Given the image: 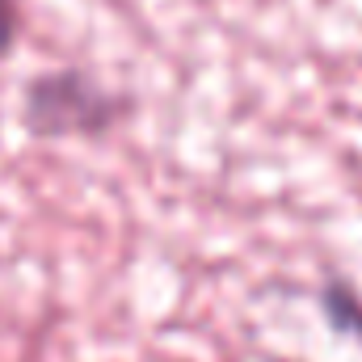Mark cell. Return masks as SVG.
Returning <instances> with one entry per match:
<instances>
[{
  "mask_svg": "<svg viewBox=\"0 0 362 362\" xmlns=\"http://www.w3.org/2000/svg\"><path fill=\"white\" fill-rule=\"evenodd\" d=\"M21 118L34 139H93L127 118V97L81 68H55L30 81Z\"/></svg>",
  "mask_w": 362,
  "mask_h": 362,
  "instance_id": "obj_1",
  "label": "cell"
},
{
  "mask_svg": "<svg viewBox=\"0 0 362 362\" xmlns=\"http://www.w3.org/2000/svg\"><path fill=\"white\" fill-rule=\"evenodd\" d=\"M320 303H325V316H329L333 329H341V333H362V303L354 299L350 286H341V282L325 286Z\"/></svg>",
  "mask_w": 362,
  "mask_h": 362,
  "instance_id": "obj_2",
  "label": "cell"
},
{
  "mask_svg": "<svg viewBox=\"0 0 362 362\" xmlns=\"http://www.w3.org/2000/svg\"><path fill=\"white\" fill-rule=\"evenodd\" d=\"M17 47V4L0 0V59Z\"/></svg>",
  "mask_w": 362,
  "mask_h": 362,
  "instance_id": "obj_3",
  "label": "cell"
}]
</instances>
